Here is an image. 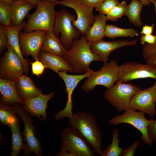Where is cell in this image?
<instances>
[{
	"instance_id": "1",
	"label": "cell",
	"mask_w": 156,
	"mask_h": 156,
	"mask_svg": "<svg viewBox=\"0 0 156 156\" xmlns=\"http://www.w3.org/2000/svg\"><path fill=\"white\" fill-rule=\"evenodd\" d=\"M68 118L71 126L87 140L95 153L100 155L102 151V133L93 114L79 111L73 113Z\"/></svg>"
},
{
	"instance_id": "2",
	"label": "cell",
	"mask_w": 156,
	"mask_h": 156,
	"mask_svg": "<svg viewBox=\"0 0 156 156\" xmlns=\"http://www.w3.org/2000/svg\"><path fill=\"white\" fill-rule=\"evenodd\" d=\"M90 42L86 35L74 40L70 48L67 50L63 57L69 62L75 74H84L91 69V63L93 61L103 62L100 57L91 50Z\"/></svg>"
},
{
	"instance_id": "3",
	"label": "cell",
	"mask_w": 156,
	"mask_h": 156,
	"mask_svg": "<svg viewBox=\"0 0 156 156\" xmlns=\"http://www.w3.org/2000/svg\"><path fill=\"white\" fill-rule=\"evenodd\" d=\"M62 144L56 156H94V152L89 142L76 129L70 127L62 131Z\"/></svg>"
},
{
	"instance_id": "4",
	"label": "cell",
	"mask_w": 156,
	"mask_h": 156,
	"mask_svg": "<svg viewBox=\"0 0 156 156\" xmlns=\"http://www.w3.org/2000/svg\"><path fill=\"white\" fill-rule=\"evenodd\" d=\"M56 5L55 2L49 0H39L35 11L28 15L24 32L43 30L54 32Z\"/></svg>"
},
{
	"instance_id": "5",
	"label": "cell",
	"mask_w": 156,
	"mask_h": 156,
	"mask_svg": "<svg viewBox=\"0 0 156 156\" xmlns=\"http://www.w3.org/2000/svg\"><path fill=\"white\" fill-rule=\"evenodd\" d=\"M76 20L75 16L65 8L55 11L54 33L59 38L61 43L67 50L71 47L74 40L79 38L81 35L79 30L73 24Z\"/></svg>"
},
{
	"instance_id": "6",
	"label": "cell",
	"mask_w": 156,
	"mask_h": 156,
	"mask_svg": "<svg viewBox=\"0 0 156 156\" xmlns=\"http://www.w3.org/2000/svg\"><path fill=\"white\" fill-rule=\"evenodd\" d=\"M119 66L116 61L114 59L104 64L100 70L93 71L87 77L81 86V89L88 92L92 91L99 85L103 86L107 89L111 88L118 81Z\"/></svg>"
},
{
	"instance_id": "7",
	"label": "cell",
	"mask_w": 156,
	"mask_h": 156,
	"mask_svg": "<svg viewBox=\"0 0 156 156\" xmlns=\"http://www.w3.org/2000/svg\"><path fill=\"white\" fill-rule=\"evenodd\" d=\"M142 90L140 87L131 83H123L117 81L111 88L105 92L104 96L118 112L129 109L131 99L138 92Z\"/></svg>"
},
{
	"instance_id": "8",
	"label": "cell",
	"mask_w": 156,
	"mask_h": 156,
	"mask_svg": "<svg viewBox=\"0 0 156 156\" xmlns=\"http://www.w3.org/2000/svg\"><path fill=\"white\" fill-rule=\"evenodd\" d=\"M12 107L14 113L21 117L24 124L23 135L26 143L23 148L25 151L28 153L32 152L37 156H42L41 142L36 137V129L31 116L20 104L15 103Z\"/></svg>"
},
{
	"instance_id": "9",
	"label": "cell",
	"mask_w": 156,
	"mask_h": 156,
	"mask_svg": "<svg viewBox=\"0 0 156 156\" xmlns=\"http://www.w3.org/2000/svg\"><path fill=\"white\" fill-rule=\"evenodd\" d=\"M130 108L124 111L123 114L116 116L111 119L109 123L111 125H117L121 123H128L139 130L142 135L140 138L144 144L153 146L149 137L148 128L149 120L146 119L144 112Z\"/></svg>"
},
{
	"instance_id": "10",
	"label": "cell",
	"mask_w": 156,
	"mask_h": 156,
	"mask_svg": "<svg viewBox=\"0 0 156 156\" xmlns=\"http://www.w3.org/2000/svg\"><path fill=\"white\" fill-rule=\"evenodd\" d=\"M147 78H156V66L132 61L119 66L117 81L126 83L135 79Z\"/></svg>"
},
{
	"instance_id": "11",
	"label": "cell",
	"mask_w": 156,
	"mask_h": 156,
	"mask_svg": "<svg viewBox=\"0 0 156 156\" xmlns=\"http://www.w3.org/2000/svg\"><path fill=\"white\" fill-rule=\"evenodd\" d=\"M56 5H62L73 9L77 15V18L73 24L84 35L94 21L93 13V8L82 4L79 0H62L55 2Z\"/></svg>"
},
{
	"instance_id": "12",
	"label": "cell",
	"mask_w": 156,
	"mask_h": 156,
	"mask_svg": "<svg viewBox=\"0 0 156 156\" xmlns=\"http://www.w3.org/2000/svg\"><path fill=\"white\" fill-rule=\"evenodd\" d=\"M1 57L0 61V78L16 80L25 73L22 62L16 53L9 45Z\"/></svg>"
},
{
	"instance_id": "13",
	"label": "cell",
	"mask_w": 156,
	"mask_h": 156,
	"mask_svg": "<svg viewBox=\"0 0 156 156\" xmlns=\"http://www.w3.org/2000/svg\"><path fill=\"white\" fill-rule=\"evenodd\" d=\"M47 31L37 30L25 32L21 31L19 35L20 47L23 55L31 56L35 60H39L40 49Z\"/></svg>"
},
{
	"instance_id": "14",
	"label": "cell",
	"mask_w": 156,
	"mask_h": 156,
	"mask_svg": "<svg viewBox=\"0 0 156 156\" xmlns=\"http://www.w3.org/2000/svg\"><path fill=\"white\" fill-rule=\"evenodd\" d=\"M93 70L91 69L87 72L81 74H68L66 71H58L57 73L63 80L66 86V91L68 95V100L64 109L58 112L55 115L56 120L68 118L73 114V103L72 96L73 92L78 83L82 80L89 76Z\"/></svg>"
},
{
	"instance_id": "15",
	"label": "cell",
	"mask_w": 156,
	"mask_h": 156,
	"mask_svg": "<svg viewBox=\"0 0 156 156\" xmlns=\"http://www.w3.org/2000/svg\"><path fill=\"white\" fill-rule=\"evenodd\" d=\"M156 92L154 86L137 92L130 103V108L139 110L153 118L156 114Z\"/></svg>"
},
{
	"instance_id": "16",
	"label": "cell",
	"mask_w": 156,
	"mask_h": 156,
	"mask_svg": "<svg viewBox=\"0 0 156 156\" xmlns=\"http://www.w3.org/2000/svg\"><path fill=\"white\" fill-rule=\"evenodd\" d=\"M137 41V40L135 39L107 42L102 39L90 42V46L92 51L98 55L104 64L107 62L108 57L112 51L124 46H135Z\"/></svg>"
},
{
	"instance_id": "17",
	"label": "cell",
	"mask_w": 156,
	"mask_h": 156,
	"mask_svg": "<svg viewBox=\"0 0 156 156\" xmlns=\"http://www.w3.org/2000/svg\"><path fill=\"white\" fill-rule=\"evenodd\" d=\"M52 92L48 94H42L31 99L23 101V107L32 116H37L40 120H45L47 118L46 109L48 103L54 96Z\"/></svg>"
},
{
	"instance_id": "18",
	"label": "cell",
	"mask_w": 156,
	"mask_h": 156,
	"mask_svg": "<svg viewBox=\"0 0 156 156\" xmlns=\"http://www.w3.org/2000/svg\"><path fill=\"white\" fill-rule=\"evenodd\" d=\"M27 22H23L19 25H12L10 26H4L8 38V44L14 50L18 56L23 64L25 73L28 75L30 69V64L27 60L25 59L20 47L19 35L23 29Z\"/></svg>"
},
{
	"instance_id": "19",
	"label": "cell",
	"mask_w": 156,
	"mask_h": 156,
	"mask_svg": "<svg viewBox=\"0 0 156 156\" xmlns=\"http://www.w3.org/2000/svg\"><path fill=\"white\" fill-rule=\"evenodd\" d=\"M39 60L45 66L57 73L65 71L74 73V70L70 63L63 57L47 52L40 51Z\"/></svg>"
},
{
	"instance_id": "20",
	"label": "cell",
	"mask_w": 156,
	"mask_h": 156,
	"mask_svg": "<svg viewBox=\"0 0 156 156\" xmlns=\"http://www.w3.org/2000/svg\"><path fill=\"white\" fill-rule=\"evenodd\" d=\"M16 83V80L0 78V91L2 96L1 102L11 106L15 103L23 104L17 91Z\"/></svg>"
},
{
	"instance_id": "21",
	"label": "cell",
	"mask_w": 156,
	"mask_h": 156,
	"mask_svg": "<svg viewBox=\"0 0 156 156\" xmlns=\"http://www.w3.org/2000/svg\"><path fill=\"white\" fill-rule=\"evenodd\" d=\"M16 80L17 91L23 101L42 94L41 90L36 85L33 80L26 75H23Z\"/></svg>"
},
{
	"instance_id": "22",
	"label": "cell",
	"mask_w": 156,
	"mask_h": 156,
	"mask_svg": "<svg viewBox=\"0 0 156 156\" xmlns=\"http://www.w3.org/2000/svg\"><path fill=\"white\" fill-rule=\"evenodd\" d=\"M10 6L12 12V24L14 25L21 24L30 11L35 7L24 0H15Z\"/></svg>"
},
{
	"instance_id": "23",
	"label": "cell",
	"mask_w": 156,
	"mask_h": 156,
	"mask_svg": "<svg viewBox=\"0 0 156 156\" xmlns=\"http://www.w3.org/2000/svg\"><path fill=\"white\" fill-rule=\"evenodd\" d=\"M107 21L106 16L104 14L99 13L94 16V21L85 35L89 42L96 41L102 39L105 37V32Z\"/></svg>"
},
{
	"instance_id": "24",
	"label": "cell",
	"mask_w": 156,
	"mask_h": 156,
	"mask_svg": "<svg viewBox=\"0 0 156 156\" xmlns=\"http://www.w3.org/2000/svg\"><path fill=\"white\" fill-rule=\"evenodd\" d=\"M67 50L62 44L59 38L54 32L47 31L40 51L63 57Z\"/></svg>"
},
{
	"instance_id": "25",
	"label": "cell",
	"mask_w": 156,
	"mask_h": 156,
	"mask_svg": "<svg viewBox=\"0 0 156 156\" xmlns=\"http://www.w3.org/2000/svg\"><path fill=\"white\" fill-rule=\"evenodd\" d=\"M20 120L16 116L15 119L9 126L12 132L11 156H18L21 150L24 148V144L20 130Z\"/></svg>"
},
{
	"instance_id": "26",
	"label": "cell",
	"mask_w": 156,
	"mask_h": 156,
	"mask_svg": "<svg viewBox=\"0 0 156 156\" xmlns=\"http://www.w3.org/2000/svg\"><path fill=\"white\" fill-rule=\"evenodd\" d=\"M143 6L139 1L131 0L126 9L125 15L128 17L129 21L135 27H140L143 25L140 17Z\"/></svg>"
},
{
	"instance_id": "27",
	"label": "cell",
	"mask_w": 156,
	"mask_h": 156,
	"mask_svg": "<svg viewBox=\"0 0 156 156\" xmlns=\"http://www.w3.org/2000/svg\"><path fill=\"white\" fill-rule=\"evenodd\" d=\"M105 34V37L110 38L121 37H133L139 35L138 31L133 28H122L112 24L107 25Z\"/></svg>"
},
{
	"instance_id": "28",
	"label": "cell",
	"mask_w": 156,
	"mask_h": 156,
	"mask_svg": "<svg viewBox=\"0 0 156 156\" xmlns=\"http://www.w3.org/2000/svg\"><path fill=\"white\" fill-rule=\"evenodd\" d=\"M112 139L110 145L103 151H102L101 156H119L123 149L119 147L120 142L119 139V131L118 128L114 129L112 133Z\"/></svg>"
},
{
	"instance_id": "29",
	"label": "cell",
	"mask_w": 156,
	"mask_h": 156,
	"mask_svg": "<svg viewBox=\"0 0 156 156\" xmlns=\"http://www.w3.org/2000/svg\"><path fill=\"white\" fill-rule=\"evenodd\" d=\"M16 116L12 106L0 102V121L1 124L9 126L15 119Z\"/></svg>"
},
{
	"instance_id": "30",
	"label": "cell",
	"mask_w": 156,
	"mask_h": 156,
	"mask_svg": "<svg viewBox=\"0 0 156 156\" xmlns=\"http://www.w3.org/2000/svg\"><path fill=\"white\" fill-rule=\"evenodd\" d=\"M12 25V12L10 5L0 1V25L8 26Z\"/></svg>"
},
{
	"instance_id": "31",
	"label": "cell",
	"mask_w": 156,
	"mask_h": 156,
	"mask_svg": "<svg viewBox=\"0 0 156 156\" xmlns=\"http://www.w3.org/2000/svg\"><path fill=\"white\" fill-rule=\"evenodd\" d=\"M128 5L125 0L119 3L114 7L111 10L106 14L107 20L116 21L122 16L125 15V11Z\"/></svg>"
},
{
	"instance_id": "32",
	"label": "cell",
	"mask_w": 156,
	"mask_h": 156,
	"mask_svg": "<svg viewBox=\"0 0 156 156\" xmlns=\"http://www.w3.org/2000/svg\"><path fill=\"white\" fill-rule=\"evenodd\" d=\"M119 3L118 0H104L95 9L99 13L106 15Z\"/></svg>"
},
{
	"instance_id": "33",
	"label": "cell",
	"mask_w": 156,
	"mask_h": 156,
	"mask_svg": "<svg viewBox=\"0 0 156 156\" xmlns=\"http://www.w3.org/2000/svg\"><path fill=\"white\" fill-rule=\"evenodd\" d=\"M8 38L5 27L0 25V53H1L8 46Z\"/></svg>"
},
{
	"instance_id": "34",
	"label": "cell",
	"mask_w": 156,
	"mask_h": 156,
	"mask_svg": "<svg viewBox=\"0 0 156 156\" xmlns=\"http://www.w3.org/2000/svg\"><path fill=\"white\" fill-rule=\"evenodd\" d=\"M148 133L151 142L153 143L156 142V120H153L152 118L149 120Z\"/></svg>"
},
{
	"instance_id": "35",
	"label": "cell",
	"mask_w": 156,
	"mask_h": 156,
	"mask_svg": "<svg viewBox=\"0 0 156 156\" xmlns=\"http://www.w3.org/2000/svg\"><path fill=\"white\" fill-rule=\"evenodd\" d=\"M45 67L43 63L39 60H36L32 63L31 69L33 74L37 76L41 75Z\"/></svg>"
},
{
	"instance_id": "36",
	"label": "cell",
	"mask_w": 156,
	"mask_h": 156,
	"mask_svg": "<svg viewBox=\"0 0 156 156\" xmlns=\"http://www.w3.org/2000/svg\"><path fill=\"white\" fill-rule=\"evenodd\" d=\"M140 144L138 140H135L127 148L123 149L119 156H133Z\"/></svg>"
},
{
	"instance_id": "37",
	"label": "cell",
	"mask_w": 156,
	"mask_h": 156,
	"mask_svg": "<svg viewBox=\"0 0 156 156\" xmlns=\"http://www.w3.org/2000/svg\"><path fill=\"white\" fill-rule=\"evenodd\" d=\"M156 53V42L153 44L147 43L142 47V55L146 59L150 56Z\"/></svg>"
},
{
	"instance_id": "38",
	"label": "cell",
	"mask_w": 156,
	"mask_h": 156,
	"mask_svg": "<svg viewBox=\"0 0 156 156\" xmlns=\"http://www.w3.org/2000/svg\"><path fill=\"white\" fill-rule=\"evenodd\" d=\"M140 43L142 45H144L146 42L149 44H154L156 42V34L142 35L140 38Z\"/></svg>"
},
{
	"instance_id": "39",
	"label": "cell",
	"mask_w": 156,
	"mask_h": 156,
	"mask_svg": "<svg viewBox=\"0 0 156 156\" xmlns=\"http://www.w3.org/2000/svg\"><path fill=\"white\" fill-rule=\"evenodd\" d=\"M81 3L86 6L94 8L96 7L104 0H79Z\"/></svg>"
},
{
	"instance_id": "40",
	"label": "cell",
	"mask_w": 156,
	"mask_h": 156,
	"mask_svg": "<svg viewBox=\"0 0 156 156\" xmlns=\"http://www.w3.org/2000/svg\"><path fill=\"white\" fill-rule=\"evenodd\" d=\"M155 23H153L151 25H145L143 26L140 33L142 35H147L152 34L154 29Z\"/></svg>"
},
{
	"instance_id": "41",
	"label": "cell",
	"mask_w": 156,
	"mask_h": 156,
	"mask_svg": "<svg viewBox=\"0 0 156 156\" xmlns=\"http://www.w3.org/2000/svg\"><path fill=\"white\" fill-rule=\"evenodd\" d=\"M146 63L156 66V53L151 55L146 59Z\"/></svg>"
},
{
	"instance_id": "42",
	"label": "cell",
	"mask_w": 156,
	"mask_h": 156,
	"mask_svg": "<svg viewBox=\"0 0 156 156\" xmlns=\"http://www.w3.org/2000/svg\"><path fill=\"white\" fill-rule=\"evenodd\" d=\"M140 1L143 6H147L150 5L151 3L149 0H138Z\"/></svg>"
},
{
	"instance_id": "43",
	"label": "cell",
	"mask_w": 156,
	"mask_h": 156,
	"mask_svg": "<svg viewBox=\"0 0 156 156\" xmlns=\"http://www.w3.org/2000/svg\"><path fill=\"white\" fill-rule=\"evenodd\" d=\"M32 5L35 7H36L39 0H24Z\"/></svg>"
},
{
	"instance_id": "44",
	"label": "cell",
	"mask_w": 156,
	"mask_h": 156,
	"mask_svg": "<svg viewBox=\"0 0 156 156\" xmlns=\"http://www.w3.org/2000/svg\"><path fill=\"white\" fill-rule=\"evenodd\" d=\"M15 0H0V1L7 3L10 5Z\"/></svg>"
},
{
	"instance_id": "45",
	"label": "cell",
	"mask_w": 156,
	"mask_h": 156,
	"mask_svg": "<svg viewBox=\"0 0 156 156\" xmlns=\"http://www.w3.org/2000/svg\"><path fill=\"white\" fill-rule=\"evenodd\" d=\"M149 1L150 3H152L154 5L155 11L156 13V0H149Z\"/></svg>"
},
{
	"instance_id": "46",
	"label": "cell",
	"mask_w": 156,
	"mask_h": 156,
	"mask_svg": "<svg viewBox=\"0 0 156 156\" xmlns=\"http://www.w3.org/2000/svg\"><path fill=\"white\" fill-rule=\"evenodd\" d=\"M155 79V84L154 85V88L156 92V78Z\"/></svg>"
},
{
	"instance_id": "47",
	"label": "cell",
	"mask_w": 156,
	"mask_h": 156,
	"mask_svg": "<svg viewBox=\"0 0 156 156\" xmlns=\"http://www.w3.org/2000/svg\"><path fill=\"white\" fill-rule=\"evenodd\" d=\"M49 0L52 2H55L56 1H58L59 0Z\"/></svg>"
}]
</instances>
